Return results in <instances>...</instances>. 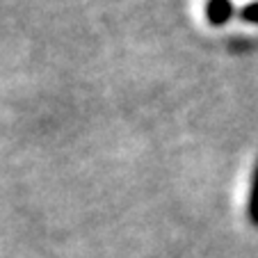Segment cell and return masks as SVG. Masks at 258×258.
Here are the masks:
<instances>
[{
	"label": "cell",
	"mask_w": 258,
	"mask_h": 258,
	"mask_svg": "<svg viewBox=\"0 0 258 258\" xmlns=\"http://www.w3.org/2000/svg\"><path fill=\"white\" fill-rule=\"evenodd\" d=\"M233 16V3L231 0H206V19L213 25H224Z\"/></svg>",
	"instance_id": "6da1fadb"
},
{
	"label": "cell",
	"mask_w": 258,
	"mask_h": 258,
	"mask_svg": "<svg viewBox=\"0 0 258 258\" xmlns=\"http://www.w3.org/2000/svg\"><path fill=\"white\" fill-rule=\"evenodd\" d=\"M249 222L258 229V165L253 169L251 190H249Z\"/></svg>",
	"instance_id": "7a4b0ae2"
},
{
	"label": "cell",
	"mask_w": 258,
	"mask_h": 258,
	"mask_svg": "<svg viewBox=\"0 0 258 258\" xmlns=\"http://www.w3.org/2000/svg\"><path fill=\"white\" fill-rule=\"evenodd\" d=\"M240 19L251 25H258V0L256 3H249V5H244L242 10H240Z\"/></svg>",
	"instance_id": "3957f363"
}]
</instances>
